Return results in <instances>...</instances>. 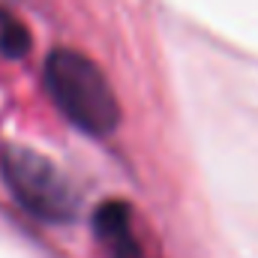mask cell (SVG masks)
Masks as SVG:
<instances>
[{"label": "cell", "mask_w": 258, "mask_h": 258, "mask_svg": "<svg viewBox=\"0 0 258 258\" xmlns=\"http://www.w3.org/2000/svg\"><path fill=\"white\" fill-rule=\"evenodd\" d=\"M45 90L75 129L105 138L120 126V102L108 75L75 48H54L42 69Z\"/></svg>", "instance_id": "obj_1"}, {"label": "cell", "mask_w": 258, "mask_h": 258, "mask_svg": "<svg viewBox=\"0 0 258 258\" xmlns=\"http://www.w3.org/2000/svg\"><path fill=\"white\" fill-rule=\"evenodd\" d=\"M0 177L12 198L39 219L66 222L78 210V198L63 171L30 147L0 141Z\"/></svg>", "instance_id": "obj_2"}, {"label": "cell", "mask_w": 258, "mask_h": 258, "mask_svg": "<svg viewBox=\"0 0 258 258\" xmlns=\"http://www.w3.org/2000/svg\"><path fill=\"white\" fill-rule=\"evenodd\" d=\"M93 228L108 258H147L132 222V210L123 201H105L93 213Z\"/></svg>", "instance_id": "obj_3"}, {"label": "cell", "mask_w": 258, "mask_h": 258, "mask_svg": "<svg viewBox=\"0 0 258 258\" xmlns=\"http://www.w3.org/2000/svg\"><path fill=\"white\" fill-rule=\"evenodd\" d=\"M0 51L6 57H12V60L24 57L30 51V33H27V27L21 21L9 18V15H3V12H0Z\"/></svg>", "instance_id": "obj_4"}]
</instances>
